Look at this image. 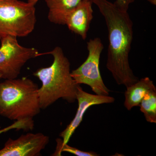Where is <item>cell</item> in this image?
Masks as SVG:
<instances>
[{
	"label": "cell",
	"mask_w": 156,
	"mask_h": 156,
	"mask_svg": "<svg viewBox=\"0 0 156 156\" xmlns=\"http://www.w3.org/2000/svg\"><path fill=\"white\" fill-rule=\"evenodd\" d=\"M92 4L91 0H82L69 14L66 20L65 25L69 29L83 40L87 39L93 18Z\"/></svg>",
	"instance_id": "obj_9"
},
{
	"label": "cell",
	"mask_w": 156,
	"mask_h": 156,
	"mask_svg": "<svg viewBox=\"0 0 156 156\" xmlns=\"http://www.w3.org/2000/svg\"><path fill=\"white\" fill-rule=\"evenodd\" d=\"M35 5L20 0L0 1V40L30 34L37 23Z\"/></svg>",
	"instance_id": "obj_4"
},
{
	"label": "cell",
	"mask_w": 156,
	"mask_h": 156,
	"mask_svg": "<svg viewBox=\"0 0 156 156\" xmlns=\"http://www.w3.org/2000/svg\"><path fill=\"white\" fill-rule=\"evenodd\" d=\"M135 0H115L114 4L121 9L128 10L129 6L134 3Z\"/></svg>",
	"instance_id": "obj_15"
},
{
	"label": "cell",
	"mask_w": 156,
	"mask_h": 156,
	"mask_svg": "<svg viewBox=\"0 0 156 156\" xmlns=\"http://www.w3.org/2000/svg\"><path fill=\"white\" fill-rule=\"evenodd\" d=\"M37 84L27 77L0 83V115L12 121L33 119L41 110Z\"/></svg>",
	"instance_id": "obj_3"
},
{
	"label": "cell",
	"mask_w": 156,
	"mask_h": 156,
	"mask_svg": "<svg viewBox=\"0 0 156 156\" xmlns=\"http://www.w3.org/2000/svg\"><path fill=\"white\" fill-rule=\"evenodd\" d=\"M61 139L57 138L56 139V150L52 156H60L63 152H66L72 154L77 156H98L99 155L93 151H83L76 148L75 147L70 146L67 144L62 145L61 142Z\"/></svg>",
	"instance_id": "obj_13"
},
{
	"label": "cell",
	"mask_w": 156,
	"mask_h": 156,
	"mask_svg": "<svg viewBox=\"0 0 156 156\" xmlns=\"http://www.w3.org/2000/svg\"><path fill=\"white\" fill-rule=\"evenodd\" d=\"M126 88L124 106L128 111L131 110L134 107L139 106L143 98L148 92L156 90L153 82L148 77L141 78Z\"/></svg>",
	"instance_id": "obj_10"
},
{
	"label": "cell",
	"mask_w": 156,
	"mask_h": 156,
	"mask_svg": "<svg viewBox=\"0 0 156 156\" xmlns=\"http://www.w3.org/2000/svg\"><path fill=\"white\" fill-rule=\"evenodd\" d=\"M82 0H45L48 9V19L58 25H65L69 14Z\"/></svg>",
	"instance_id": "obj_11"
},
{
	"label": "cell",
	"mask_w": 156,
	"mask_h": 156,
	"mask_svg": "<svg viewBox=\"0 0 156 156\" xmlns=\"http://www.w3.org/2000/svg\"><path fill=\"white\" fill-rule=\"evenodd\" d=\"M139 106L147 122L156 123V90L146 94Z\"/></svg>",
	"instance_id": "obj_12"
},
{
	"label": "cell",
	"mask_w": 156,
	"mask_h": 156,
	"mask_svg": "<svg viewBox=\"0 0 156 156\" xmlns=\"http://www.w3.org/2000/svg\"><path fill=\"white\" fill-rule=\"evenodd\" d=\"M3 1V0H0V1Z\"/></svg>",
	"instance_id": "obj_19"
},
{
	"label": "cell",
	"mask_w": 156,
	"mask_h": 156,
	"mask_svg": "<svg viewBox=\"0 0 156 156\" xmlns=\"http://www.w3.org/2000/svg\"><path fill=\"white\" fill-rule=\"evenodd\" d=\"M88 55L80 66L71 73L77 84H84L91 87L96 95L108 96L110 90L106 87L101 75L99 62L104 46L100 38L90 39L87 43Z\"/></svg>",
	"instance_id": "obj_5"
},
{
	"label": "cell",
	"mask_w": 156,
	"mask_h": 156,
	"mask_svg": "<svg viewBox=\"0 0 156 156\" xmlns=\"http://www.w3.org/2000/svg\"><path fill=\"white\" fill-rule=\"evenodd\" d=\"M76 100L78 101V108L74 118L59 134V136L62 138L61 140L62 145L68 143L73 134L83 121L85 113L90 107L113 103L115 99L109 95L103 96L90 94L84 91L80 85L77 88Z\"/></svg>",
	"instance_id": "obj_8"
},
{
	"label": "cell",
	"mask_w": 156,
	"mask_h": 156,
	"mask_svg": "<svg viewBox=\"0 0 156 156\" xmlns=\"http://www.w3.org/2000/svg\"><path fill=\"white\" fill-rule=\"evenodd\" d=\"M50 142L41 133L23 134L17 139L9 138L0 150V156H38Z\"/></svg>",
	"instance_id": "obj_7"
},
{
	"label": "cell",
	"mask_w": 156,
	"mask_h": 156,
	"mask_svg": "<svg viewBox=\"0 0 156 156\" xmlns=\"http://www.w3.org/2000/svg\"><path fill=\"white\" fill-rule=\"evenodd\" d=\"M39 0H28V2L33 3V4H34V5H36V4L37 2Z\"/></svg>",
	"instance_id": "obj_17"
},
{
	"label": "cell",
	"mask_w": 156,
	"mask_h": 156,
	"mask_svg": "<svg viewBox=\"0 0 156 156\" xmlns=\"http://www.w3.org/2000/svg\"><path fill=\"white\" fill-rule=\"evenodd\" d=\"M17 38L8 36L0 40V74L2 79L17 78L29 60L42 56L41 53L36 48L20 45Z\"/></svg>",
	"instance_id": "obj_6"
},
{
	"label": "cell",
	"mask_w": 156,
	"mask_h": 156,
	"mask_svg": "<svg viewBox=\"0 0 156 156\" xmlns=\"http://www.w3.org/2000/svg\"><path fill=\"white\" fill-rule=\"evenodd\" d=\"M41 54L52 55L53 61L49 67L41 68L34 73L42 83L38 89L41 109L47 108L60 98L70 103L75 102L80 85L72 76L70 63L63 50L57 46L51 51Z\"/></svg>",
	"instance_id": "obj_2"
},
{
	"label": "cell",
	"mask_w": 156,
	"mask_h": 156,
	"mask_svg": "<svg viewBox=\"0 0 156 156\" xmlns=\"http://www.w3.org/2000/svg\"><path fill=\"white\" fill-rule=\"evenodd\" d=\"M34 126V123L33 119H24L16 121L11 126L0 129V134L8 132L10 130L16 129L17 131L22 130L23 131H32Z\"/></svg>",
	"instance_id": "obj_14"
},
{
	"label": "cell",
	"mask_w": 156,
	"mask_h": 156,
	"mask_svg": "<svg viewBox=\"0 0 156 156\" xmlns=\"http://www.w3.org/2000/svg\"><path fill=\"white\" fill-rule=\"evenodd\" d=\"M97 6L108 30L106 67L116 83L127 88L139 80L130 67L129 55L133 38V23L128 10L108 0H91Z\"/></svg>",
	"instance_id": "obj_1"
},
{
	"label": "cell",
	"mask_w": 156,
	"mask_h": 156,
	"mask_svg": "<svg viewBox=\"0 0 156 156\" xmlns=\"http://www.w3.org/2000/svg\"><path fill=\"white\" fill-rule=\"evenodd\" d=\"M148 2H149L152 5H156V0H147Z\"/></svg>",
	"instance_id": "obj_16"
},
{
	"label": "cell",
	"mask_w": 156,
	"mask_h": 156,
	"mask_svg": "<svg viewBox=\"0 0 156 156\" xmlns=\"http://www.w3.org/2000/svg\"><path fill=\"white\" fill-rule=\"evenodd\" d=\"M1 79H2V75L1 74H0V80H1Z\"/></svg>",
	"instance_id": "obj_18"
}]
</instances>
